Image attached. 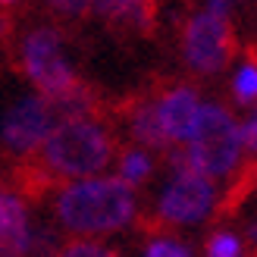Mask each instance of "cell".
<instances>
[{"instance_id":"1","label":"cell","mask_w":257,"mask_h":257,"mask_svg":"<svg viewBox=\"0 0 257 257\" xmlns=\"http://www.w3.org/2000/svg\"><path fill=\"white\" fill-rule=\"evenodd\" d=\"M135 191L119 176H94L63 185L54 198L57 220L75 235H110L135 220Z\"/></svg>"},{"instance_id":"2","label":"cell","mask_w":257,"mask_h":257,"mask_svg":"<svg viewBox=\"0 0 257 257\" xmlns=\"http://www.w3.org/2000/svg\"><path fill=\"white\" fill-rule=\"evenodd\" d=\"M241 125L223 104H201L185 148L170 151L173 173H198L210 182L235 173L241 163Z\"/></svg>"},{"instance_id":"3","label":"cell","mask_w":257,"mask_h":257,"mask_svg":"<svg viewBox=\"0 0 257 257\" xmlns=\"http://www.w3.org/2000/svg\"><path fill=\"white\" fill-rule=\"evenodd\" d=\"M113 148L100 119H60L38 148V163L54 179H94L113 160Z\"/></svg>"},{"instance_id":"4","label":"cell","mask_w":257,"mask_h":257,"mask_svg":"<svg viewBox=\"0 0 257 257\" xmlns=\"http://www.w3.org/2000/svg\"><path fill=\"white\" fill-rule=\"evenodd\" d=\"M216 210V182L198 173H173V179L160 191L157 207L141 220L145 232H170L173 226L201 223Z\"/></svg>"},{"instance_id":"5","label":"cell","mask_w":257,"mask_h":257,"mask_svg":"<svg viewBox=\"0 0 257 257\" xmlns=\"http://www.w3.org/2000/svg\"><path fill=\"white\" fill-rule=\"evenodd\" d=\"M22 69L32 79V85L41 91V97L50 100V104L69 97L72 91H79L85 85L79 75H75V69L66 63V57H63L60 35L54 29H47V25H41V29L25 35V41H22Z\"/></svg>"},{"instance_id":"6","label":"cell","mask_w":257,"mask_h":257,"mask_svg":"<svg viewBox=\"0 0 257 257\" xmlns=\"http://www.w3.org/2000/svg\"><path fill=\"white\" fill-rule=\"evenodd\" d=\"M238 38L232 22L213 16L207 10L191 13L182 29V60L198 75H216L232 63Z\"/></svg>"},{"instance_id":"7","label":"cell","mask_w":257,"mask_h":257,"mask_svg":"<svg viewBox=\"0 0 257 257\" xmlns=\"http://www.w3.org/2000/svg\"><path fill=\"white\" fill-rule=\"evenodd\" d=\"M57 122H60V116L54 113V107L41 94H32V97L16 100L7 110L4 125H0V138H4V145L13 154L29 157L32 151H38L44 145V138L54 132Z\"/></svg>"},{"instance_id":"8","label":"cell","mask_w":257,"mask_h":257,"mask_svg":"<svg viewBox=\"0 0 257 257\" xmlns=\"http://www.w3.org/2000/svg\"><path fill=\"white\" fill-rule=\"evenodd\" d=\"M201 94L191 85H166L154 91V110H157L160 132L170 148H185V141L195 128L198 110H201Z\"/></svg>"},{"instance_id":"9","label":"cell","mask_w":257,"mask_h":257,"mask_svg":"<svg viewBox=\"0 0 257 257\" xmlns=\"http://www.w3.org/2000/svg\"><path fill=\"white\" fill-rule=\"evenodd\" d=\"M35 248V235L29 229L25 201L13 191L0 188V254L4 257H25Z\"/></svg>"},{"instance_id":"10","label":"cell","mask_w":257,"mask_h":257,"mask_svg":"<svg viewBox=\"0 0 257 257\" xmlns=\"http://www.w3.org/2000/svg\"><path fill=\"white\" fill-rule=\"evenodd\" d=\"M94 10L113 29L148 35L157 25V0H94Z\"/></svg>"},{"instance_id":"11","label":"cell","mask_w":257,"mask_h":257,"mask_svg":"<svg viewBox=\"0 0 257 257\" xmlns=\"http://www.w3.org/2000/svg\"><path fill=\"white\" fill-rule=\"evenodd\" d=\"M119 113L125 116V125L132 138L138 141L141 148H151V151H166L170 154L173 148L166 145V138L160 132V122H157V110H154V94H141L135 100H128V104L119 107Z\"/></svg>"},{"instance_id":"12","label":"cell","mask_w":257,"mask_h":257,"mask_svg":"<svg viewBox=\"0 0 257 257\" xmlns=\"http://www.w3.org/2000/svg\"><path fill=\"white\" fill-rule=\"evenodd\" d=\"M154 173V160L145 148H125L119 154V179L132 188V185H141L145 179Z\"/></svg>"},{"instance_id":"13","label":"cell","mask_w":257,"mask_h":257,"mask_svg":"<svg viewBox=\"0 0 257 257\" xmlns=\"http://www.w3.org/2000/svg\"><path fill=\"white\" fill-rule=\"evenodd\" d=\"M54 257H119V254L113 248H107V245H97V241L75 238V241H66Z\"/></svg>"},{"instance_id":"14","label":"cell","mask_w":257,"mask_h":257,"mask_svg":"<svg viewBox=\"0 0 257 257\" xmlns=\"http://www.w3.org/2000/svg\"><path fill=\"white\" fill-rule=\"evenodd\" d=\"M232 94L241 100V104H248V100L257 97V63H245V66L235 72Z\"/></svg>"},{"instance_id":"15","label":"cell","mask_w":257,"mask_h":257,"mask_svg":"<svg viewBox=\"0 0 257 257\" xmlns=\"http://www.w3.org/2000/svg\"><path fill=\"white\" fill-rule=\"evenodd\" d=\"M254 7V0H207V13H213V16H220L226 22H232V29H235V19L238 16H245V13Z\"/></svg>"},{"instance_id":"16","label":"cell","mask_w":257,"mask_h":257,"mask_svg":"<svg viewBox=\"0 0 257 257\" xmlns=\"http://www.w3.org/2000/svg\"><path fill=\"white\" fill-rule=\"evenodd\" d=\"M207 257H241V241L232 232H213L207 238Z\"/></svg>"},{"instance_id":"17","label":"cell","mask_w":257,"mask_h":257,"mask_svg":"<svg viewBox=\"0 0 257 257\" xmlns=\"http://www.w3.org/2000/svg\"><path fill=\"white\" fill-rule=\"evenodd\" d=\"M145 257H191V251H188V245H182V241L160 235L145 248Z\"/></svg>"},{"instance_id":"18","label":"cell","mask_w":257,"mask_h":257,"mask_svg":"<svg viewBox=\"0 0 257 257\" xmlns=\"http://www.w3.org/2000/svg\"><path fill=\"white\" fill-rule=\"evenodd\" d=\"M44 4L50 7V10H57V13H63V16H85L88 10H94V0H44Z\"/></svg>"},{"instance_id":"19","label":"cell","mask_w":257,"mask_h":257,"mask_svg":"<svg viewBox=\"0 0 257 257\" xmlns=\"http://www.w3.org/2000/svg\"><path fill=\"white\" fill-rule=\"evenodd\" d=\"M241 148H245L251 157H257V116L241 128Z\"/></svg>"},{"instance_id":"20","label":"cell","mask_w":257,"mask_h":257,"mask_svg":"<svg viewBox=\"0 0 257 257\" xmlns=\"http://www.w3.org/2000/svg\"><path fill=\"white\" fill-rule=\"evenodd\" d=\"M0 4H16V0H0Z\"/></svg>"},{"instance_id":"21","label":"cell","mask_w":257,"mask_h":257,"mask_svg":"<svg viewBox=\"0 0 257 257\" xmlns=\"http://www.w3.org/2000/svg\"><path fill=\"white\" fill-rule=\"evenodd\" d=\"M0 257H4V254H0Z\"/></svg>"}]
</instances>
